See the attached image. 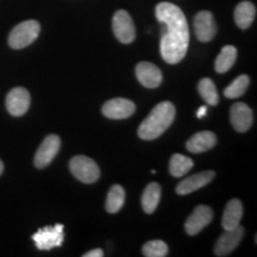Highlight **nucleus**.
Listing matches in <instances>:
<instances>
[{
	"instance_id": "f257e3e1",
	"label": "nucleus",
	"mask_w": 257,
	"mask_h": 257,
	"mask_svg": "<svg viewBox=\"0 0 257 257\" xmlns=\"http://www.w3.org/2000/svg\"><path fill=\"white\" fill-rule=\"evenodd\" d=\"M156 19L162 24L160 50L169 64L184 60L188 50L189 30L184 12L172 3H160L155 9Z\"/></svg>"
},
{
	"instance_id": "f03ea898",
	"label": "nucleus",
	"mask_w": 257,
	"mask_h": 257,
	"mask_svg": "<svg viewBox=\"0 0 257 257\" xmlns=\"http://www.w3.org/2000/svg\"><path fill=\"white\" fill-rule=\"evenodd\" d=\"M175 112V106L172 102H160L140 125L138 136L144 141H153L160 137L174 121Z\"/></svg>"
},
{
	"instance_id": "7ed1b4c3",
	"label": "nucleus",
	"mask_w": 257,
	"mask_h": 257,
	"mask_svg": "<svg viewBox=\"0 0 257 257\" xmlns=\"http://www.w3.org/2000/svg\"><path fill=\"white\" fill-rule=\"evenodd\" d=\"M41 25L36 21H25L18 24L9 36V44L12 49H23L36 41Z\"/></svg>"
},
{
	"instance_id": "20e7f679",
	"label": "nucleus",
	"mask_w": 257,
	"mask_h": 257,
	"mask_svg": "<svg viewBox=\"0 0 257 257\" xmlns=\"http://www.w3.org/2000/svg\"><path fill=\"white\" fill-rule=\"evenodd\" d=\"M72 174L83 184H94L100 178V169L92 159L79 155L73 157L69 162Z\"/></svg>"
},
{
	"instance_id": "39448f33",
	"label": "nucleus",
	"mask_w": 257,
	"mask_h": 257,
	"mask_svg": "<svg viewBox=\"0 0 257 257\" xmlns=\"http://www.w3.org/2000/svg\"><path fill=\"white\" fill-rule=\"evenodd\" d=\"M63 238L64 233L62 224L42 227L36 233L32 234V240L35 242L36 248L40 250H51L61 246L63 243Z\"/></svg>"
},
{
	"instance_id": "423d86ee",
	"label": "nucleus",
	"mask_w": 257,
	"mask_h": 257,
	"mask_svg": "<svg viewBox=\"0 0 257 257\" xmlns=\"http://www.w3.org/2000/svg\"><path fill=\"white\" fill-rule=\"evenodd\" d=\"M112 28L117 40L124 44L133 43L136 38V29L133 18L124 10H119L113 16Z\"/></svg>"
},
{
	"instance_id": "0eeeda50",
	"label": "nucleus",
	"mask_w": 257,
	"mask_h": 257,
	"mask_svg": "<svg viewBox=\"0 0 257 257\" xmlns=\"http://www.w3.org/2000/svg\"><path fill=\"white\" fill-rule=\"evenodd\" d=\"M60 148L61 140L57 135L47 136L35 155V166L40 169L46 168L51 161L55 159L57 153L60 152Z\"/></svg>"
},
{
	"instance_id": "6e6552de",
	"label": "nucleus",
	"mask_w": 257,
	"mask_h": 257,
	"mask_svg": "<svg viewBox=\"0 0 257 257\" xmlns=\"http://www.w3.org/2000/svg\"><path fill=\"white\" fill-rule=\"evenodd\" d=\"M136 111V105L124 98H115L106 101L102 106V113L110 119H125Z\"/></svg>"
},
{
	"instance_id": "1a4fd4ad",
	"label": "nucleus",
	"mask_w": 257,
	"mask_h": 257,
	"mask_svg": "<svg viewBox=\"0 0 257 257\" xmlns=\"http://www.w3.org/2000/svg\"><path fill=\"white\" fill-rule=\"evenodd\" d=\"M213 218V211L211 207L206 205H199V206L193 211V213L188 217L185 223V230L189 236H195L200 231L206 227L211 223Z\"/></svg>"
},
{
	"instance_id": "9d476101",
	"label": "nucleus",
	"mask_w": 257,
	"mask_h": 257,
	"mask_svg": "<svg viewBox=\"0 0 257 257\" xmlns=\"http://www.w3.org/2000/svg\"><path fill=\"white\" fill-rule=\"evenodd\" d=\"M30 107V94L23 87H16L6 96V108L14 117L25 114Z\"/></svg>"
},
{
	"instance_id": "9b49d317",
	"label": "nucleus",
	"mask_w": 257,
	"mask_h": 257,
	"mask_svg": "<svg viewBox=\"0 0 257 257\" xmlns=\"http://www.w3.org/2000/svg\"><path fill=\"white\" fill-rule=\"evenodd\" d=\"M194 32L200 42H210L217 34V25L210 11H200L194 17Z\"/></svg>"
},
{
	"instance_id": "f8f14e48",
	"label": "nucleus",
	"mask_w": 257,
	"mask_h": 257,
	"mask_svg": "<svg viewBox=\"0 0 257 257\" xmlns=\"http://www.w3.org/2000/svg\"><path fill=\"white\" fill-rule=\"evenodd\" d=\"M244 229L242 226H237L233 230H227L221 234L214 248V253L217 256L224 257L230 255L237 246L239 245L240 240L243 239Z\"/></svg>"
},
{
	"instance_id": "ddd939ff",
	"label": "nucleus",
	"mask_w": 257,
	"mask_h": 257,
	"mask_svg": "<svg viewBox=\"0 0 257 257\" xmlns=\"http://www.w3.org/2000/svg\"><path fill=\"white\" fill-rule=\"evenodd\" d=\"M231 124L238 133H245L252 125V111L244 102H236L230 111Z\"/></svg>"
},
{
	"instance_id": "4468645a",
	"label": "nucleus",
	"mask_w": 257,
	"mask_h": 257,
	"mask_svg": "<svg viewBox=\"0 0 257 257\" xmlns=\"http://www.w3.org/2000/svg\"><path fill=\"white\" fill-rule=\"evenodd\" d=\"M216 176V173L212 172V170H206V172L198 173V174H194L189 178L182 180L180 184L176 186V193L179 195H186L189 194V193H193L198 189H200L210 184L212 180Z\"/></svg>"
},
{
	"instance_id": "2eb2a0df",
	"label": "nucleus",
	"mask_w": 257,
	"mask_h": 257,
	"mask_svg": "<svg viewBox=\"0 0 257 257\" xmlns=\"http://www.w3.org/2000/svg\"><path fill=\"white\" fill-rule=\"evenodd\" d=\"M136 76L144 87L157 88L162 82V73L159 67L150 62H140L136 66Z\"/></svg>"
},
{
	"instance_id": "dca6fc26",
	"label": "nucleus",
	"mask_w": 257,
	"mask_h": 257,
	"mask_svg": "<svg viewBox=\"0 0 257 257\" xmlns=\"http://www.w3.org/2000/svg\"><path fill=\"white\" fill-rule=\"evenodd\" d=\"M217 137L216 135L211 131H201V133L195 134L188 140L186 143V148L189 153L200 154L210 150L216 146Z\"/></svg>"
},
{
	"instance_id": "f3484780",
	"label": "nucleus",
	"mask_w": 257,
	"mask_h": 257,
	"mask_svg": "<svg viewBox=\"0 0 257 257\" xmlns=\"http://www.w3.org/2000/svg\"><path fill=\"white\" fill-rule=\"evenodd\" d=\"M243 217V205L238 199H232L227 202L221 219V226L225 231L233 230L239 226Z\"/></svg>"
},
{
	"instance_id": "a211bd4d",
	"label": "nucleus",
	"mask_w": 257,
	"mask_h": 257,
	"mask_svg": "<svg viewBox=\"0 0 257 257\" xmlns=\"http://www.w3.org/2000/svg\"><path fill=\"white\" fill-rule=\"evenodd\" d=\"M234 22L238 25V28L248 29L252 24L253 19L256 16V8L252 3L250 2H242L234 9Z\"/></svg>"
},
{
	"instance_id": "6ab92c4d",
	"label": "nucleus",
	"mask_w": 257,
	"mask_h": 257,
	"mask_svg": "<svg viewBox=\"0 0 257 257\" xmlns=\"http://www.w3.org/2000/svg\"><path fill=\"white\" fill-rule=\"evenodd\" d=\"M161 198V186L156 182H152L144 189L142 195V207L146 213L152 214L156 210Z\"/></svg>"
},
{
	"instance_id": "aec40b11",
	"label": "nucleus",
	"mask_w": 257,
	"mask_h": 257,
	"mask_svg": "<svg viewBox=\"0 0 257 257\" xmlns=\"http://www.w3.org/2000/svg\"><path fill=\"white\" fill-rule=\"evenodd\" d=\"M193 165L194 163L189 157L181 155V154H175L170 159L169 172L174 178H181L193 168Z\"/></svg>"
},
{
	"instance_id": "412c9836",
	"label": "nucleus",
	"mask_w": 257,
	"mask_h": 257,
	"mask_svg": "<svg viewBox=\"0 0 257 257\" xmlns=\"http://www.w3.org/2000/svg\"><path fill=\"white\" fill-rule=\"evenodd\" d=\"M125 201V191L119 185L112 186L106 199V211L108 213H117L123 207Z\"/></svg>"
},
{
	"instance_id": "4be33fe9",
	"label": "nucleus",
	"mask_w": 257,
	"mask_h": 257,
	"mask_svg": "<svg viewBox=\"0 0 257 257\" xmlns=\"http://www.w3.org/2000/svg\"><path fill=\"white\" fill-rule=\"evenodd\" d=\"M236 48L233 46H225L216 60V70L218 73H226L236 62Z\"/></svg>"
},
{
	"instance_id": "5701e85b",
	"label": "nucleus",
	"mask_w": 257,
	"mask_h": 257,
	"mask_svg": "<svg viewBox=\"0 0 257 257\" xmlns=\"http://www.w3.org/2000/svg\"><path fill=\"white\" fill-rule=\"evenodd\" d=\"M198 89H199V93H200L201 98L204 99L208 105L214 106L218 104V101H219V96H218L216 85H214V82L212 81L211 79L208 78L201 79L200 81H199Z\"/></svg>"
},
{
	"instance_id": "b1692460",
	"label": "nucleus",
	"mask_w": 257,
	"mask_h": 257,
	"mask_svg": "<svg viewBox=\"0 0 257 257\" xmlns=\"http://www.w3.org/2000/svg\"><path fill=\"white\" fill-rule=\"evenodd\" d=\"M250 82L248 75H239L238 78L234 79L232 82L224 89V95L229 99L239 98L245 93Z\"/></svg>"
},
{
	"instance_id": "393cba45",
	"label": "nucleus",
	"mask_w": 257,
	"mask_h": 257,
	"mask_svg": "<svg viewBox=\"0 0 257 257\" xmlns=\"http://www.w3.org/2000/svg\"><path fill=\"white\" fill-rule=\"evenodd\" d=\"M143 255L147 257H165L168 255V246L163 240H150L144 244Z\"/></svg>"
},
{
	"instance_id": "a878e982",
	"label": "nucleus",
	"mask_w": 257,
	"mask_h": 257,
	"mask_svg": "<svg viewBox=\"0 0 257 257\" xmlns=\"http://www.w3.org/2000/svg\"><path fill=\"white\" fill-rule=\"evenodd\" d=\"M104 256V252H102L101 249H93L91 251L83 253V257H102Z\"/></svg>"
},
{
	"instance_id": "bb28decb",
	"label": "nucleus",
	"mask_w": 257,
	"mask_h": 257,
	"mask_svg": "<svg viewBox=\"0 0 257 257\" xmlns=\"http://www.w3.org/2000/svg\"><path fill=\"white\" fill-rule=\"evenodd\" d=\"M206 113H207V107H206V106H201V107L199 108L198 112H197V117L202 118V117H205V115H206Z\"/></svg>"
},
{
	"instance_id": "cd10ccee",
	"label": "nucleus",
	"mask_w": 257,
	"mask_h": 257,
	"mask_svg": "<svg viewBox=\"0 0 257 257\" xmlns=\"http://www.w3.org/2000/svg\"><path fill=\"white\" fill-rule=\"evenodd\" d=\"M3 172H4V163H3L2 160H0V175L3 174Z\"/></svg>"
}]
</instances>
